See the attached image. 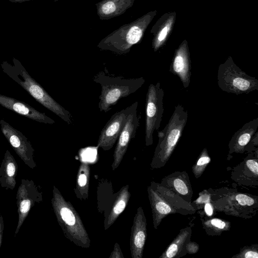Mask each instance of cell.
Masks as SVG:
<instances>
[{
  "mask_svg": "<svg viewBox=\"0 0 258 258\" xmlns=\"http://www.w3.org/2000/svg\"><path fill=\"white\" fill-rule=\"evenodd\" d=\"M0 126L3 135L19 158L27 166L34 169L36 166L34 160V149L30 141L3 119L0 120Z\"/></svg>",
  "mask_w": 258,
  "mask_h": 258,
  "instance_id": "cell-11",
  "label": "cell"
},
{
  "mask_svg": "<svg viewBox=\"0 0 258 258\" xmlns=\"http://www.w3.org/2000/svg\"><path fill=\"white\" fill-rule=\"evenodd\" d=\"M164 91L160 82L151 84L148 87L146 99L145 144L153 143V133L158 131L164 111Z\"/></svg>",
  "mask_w": 258,
  "mask_h": 258,
  "instance_id": "cell-9",
  "label": "cell"
},
{
  "mask_svg": "<svg viewBox=\"0 0 258 258\" xmlns=\"http://www.w3.org/2000/svg\"><path fill=\"white\" fill-rule=\"evenodd\" d=\"M147 191L155 229L158 228L162 220L169 215H186L195 214L196 212L190 203L159 183L151 182Z\"/></svg>",
  "mask_w": 258,
  "mask_h": 258,
  "instance_id": "cell-3",
  "label": "cell"
},
{
  "mask_svg": "<svg viewBox=\"0 0 258 258\" xmlns=\"http://www.w3.org/2000/svg\"><path fill=\"white\" fill-rule=\"evenodd\" d=\"M160 184L191 204L194 192L189 177L186 171L174 172L164 177Z\"/></svg>",
  "mask_w": 258,
  "mask_h": 258,
  "instance_id": "cell-17",
  "label": "cell"
},
{
  "mask_svg": "<svg viewBox=\"0 0 258 258\" xmlns=\"http://www.w3.org/2000/svg\"><path fill=\"white\" fill-rule=\"evenodd\" d=\"M217 81L219 87L229 93L240 95L258 90V80L241 70L231 57L219 65Z\"/></svg>",
  "mask_w": 258,
  "mask_h": 258,
  "instance_id": "cell-8",
  "label": "cell"
},
{
  "mask_svg": "<svg viewBox=\"0 0 258 258\" xmlns=\"http://www.w3.org/2000/svg\"><path fill=\"white\" fill-rule=\"evenodd\" d=\"M100 85L98 108L101 112H107L121 99L136 92L145 83L143 77L126 79L109 75L108 72L100 71L93 78Z\"/></svg>",
  "mask_w": 258,
  "mask_h": 258,
  "instance_id": "cell-4",
  "label": "cell"
},
{
  "mask_svg": "<svg viewBox=\"0 0 258 258\" xmlns=\"http://www.w3.org/2000/svg\"><path fill=\"white\" fill-rule=\"evenodd\" d=\"M109 258H124V256L118 243H115L113 250L109 256Z\"/></svg>",
  "mask_w": 258,
  "mask_h": 258,
  "instance_id": "cell-29",
  "label": "cell"
},
{
  "mask_svg": "<svg viewBox=\"0 0 258 258\" xmlns=\"http://www.w3.org/2000/svg\"><path fill=\"white\" fill-rule=\"evenodd\" d=\"M187 116V111L177 105L168 123L158 132L159 140L151 163L152 169H159L168 162L182 136Z\"/></svg>",
  "mask_w": 258,
  "mask_h": 258,
  "instance_id": "cell-5",
  "label": "cell"
},
{
  "mask_svg": "<svg viewBox=\"0 0 258 258\" xmlns=\"http://www.w3.org/2000/svg\"><path fill=\"white\" fill-rule=\"evenodd\" d=\"M205 214L207 217H210L213 215V206L211 201L207 202L204 206Z\"/></svg>",
  "mask_w": 258,
  "mask_h": 258,
  "instance_id": "cell-30",
  "label": "cell"
},
{
  "mask_svg": "<svg viewBox=\"0 0 258 258\" xmlns=\"http://www.w3.org/2000/svg\"><path fill=\"white\" fill-rule=\"evenodd\" d=\"M90 171V164L88 162H82L78 170L75 189L77 197L81 200H86L88 198Z\"/></svg>",
  "mask_w": 258,
  "mask_h": 258,
  "instance_id": "cell-24",
  "label": "cell"
},
{
  "mask_svg": "<svg viewBox=\"0 0 258 258\" xmlns=\"http://www.w3.org/2000/svg\"><path fill=\"white\" fill-rule=\"evenodd\" d=\"M191 232V226H187L180 229L178 235L159 258H179L186 255V245L190 241Z\"/></svg>",
  "mask_w": 258,
  "mask_h": 258,
  "instance_id": "cell-23",
  "label": "cell"
},
{
  "mask_svg": "<svg viewBox=\"0 0 258 258\" xmlns=\"http://www.w3.org/2000/svg\"><path fill=\"white\" fill-rule=\"evenodd\" d=\"M144 16L130 23L124 24L103 38L97 47L119 55L128 53L132 47L141 40L148 20Z\"/></svg>",
  "mask_w": 258,
  "mask_h": 258,
  "instance_id": "cell-7",
  "label": "cell"
},
{
  "mask_svg": "<svg viewBox=\"0 0 258 258\" xmlns=\"http://www.w3.org/2000/svg\"><path fill=\"white\" fill-rule=\"evenodd\" d=\"M0 105L29 119L46 124H53L55 121L25 102L0 94Z\"/></svg>",
  "mask_w": 258,
  "mask_h": 258,
  "instance_id": "cell-16",
  "label": "cell"
},
{
  "mask_svg": "<svg viewBox=\"0 0 258 258\" xmlns=\"http://www.w3.org/2000/svg\"><path fill=\"white\" fill-rule=\"evenodd\" d=\"M257 152H250L231 173V178L241 186H258Z\"/></svg>",
  "mask_w": 258,
  "mask_h": 258,
  "instance_id": "cell-14",
  "label": "cell"
},
{
  "mask_svg": "<svg viewBox=\"0 0 258 258\" xmlns=\"http://www.w3.org/2000/svg\"><path fill=\"white\" fill-rule=\"evenodd\" d=\"M52 194L53 210L66 237L78 246L90 247L91 240L78 213L54 185Z\"/></svg>",
  "mask_w": 258,
  "mask_h": 258,
  "instance_id": "cell-2",
  "label": "cell"
},
{
  "mask_svg": "<svg viewBox=\"0 0 258 258\" xmlns=\"http://www.w3.org/2000/svg\"><path fill=\"white\" fill-rule=\"evenodd\" d=\"M18 166L14 156L7 150L0 166V184L6 189L13 190L16 185Z\"/></svg>",
  "mask_w": 258,
  "mask_h": 258,
  "instance_id": "cell-21",
  "label": "cell"
},
{
  "mask_svg": "<svg viewBox=\"0 0 258 258\" xmlns=\"http://www.w3.org/2000/svg\"><path fill=\"white\" fill-rule=\"evenodd\" d=\"M208 190L211 202L217 211L245 219L250 218L257 213V196L226 187Z\"/></svg>",
  "mask_w": 258,
  "mask_h": 258,
  "instance_id": "cell-6",
  "label": "cell"
},
{
  "mask_svg": "<svg viewBox=\"0 0 258 258\" xmlns=\"http://www.w3.org/2000/svg\"><path fill=\"white\" fill-rule=\"evenodd\" d=\"M33 1V0H9V2L13 3H22L25 2Z\"/></svg>",
  "mask_w": 258,
  "mask_h": 258,
  "instance_id": "cell-32",
  "label": "cell"
},
{
  "mask_svg": "<svg viewBox=\"0 0 258 258\" xmlns=\"http://www.w3.org/2000/svg\"><path fill=\"white\" fill-rule=\"evenodd\" d=\"M138 101L132 104V109L127 115L125 125L118 138L114 154L111 167L113 170L120 165L125 154L129 143L135 137L139 126V118L137 115Z\"/></svg>",
  "mask_w": 258,
  "mask_h": 258,
  "instance_id": "cell-12",
  "label": "cell"
},
{
  "mask_svg": "<svg viewBox=\"0 0 258 258\" xmlns=\"http://www.w3.org/2000/svg\"><path fill=\"white\" fill-rule=\"evenodd\" d=\"M147 236L146 218L142 207H139L131 229L130 244L132 258H142Z\"/></svg>",
  "mask_w": 258,
  "mask_h": 258,
  "instance_id": "cell-15",
  "label": "cell"
},
{
  "mask_svg": "<svg viewBox=\"0 0 258 258\" xmlns=\"http://www.w3.org/2000/svg\"><path fill=\"white\" fill-rule=\"evenodd\" d=\"M258 118L244 124L235 132L228 144L229 155L232 153H243L245 147L257 132Z\"/></svg>",
  "mask_w": 258,
  "mask_h": 258,
  "instance_id": "cell-18",
  "label": "cell"
},
{
  "mask_svg": "<svg viewBox=\"0 0 258 258\" xmlns=\"http://www.w3.org/2000/svg\"><path fill=\"white\" fill-rule=\"evenodd\" d=\"M199 249L198 243L194 241H189L186 245V250L187 253L194 254L197 253Z\"/></svg>",
  "mask_w": 258,
  "mask_h": 258,
  "instance_id": "cell-28",
  "label": "cell"
},
{
  "mask_svg": "<svg viewBox=\"0 0 258 258\" xmlns=\"http://www.w3.org/2000/svg\"><path fill=\"white\" fill-rule=\"evenodd\" d=\"M128 188V185H126L115 194L114 201L105 215V230L108 229L115 222L127 205L131 197Z\"/></svg>",
  "mask_w": 258,
  "mask_h": 258,
  "instance_id": "cell-22",
  "label": "cell"
},
{
  "mask_svg": "<svg viewBox=\"0 0 258 258\" xmlns=\"http://www.w3.org/2000/svg\"><path fill=\"white\" fill-rule=\"evenodd\" d=\"M132 109V104L113 114L101 131L97 147L104 151L111 149L122 130Z\"/></svg>",
  "mask_w": 258,
  "mask_h": 258,
  "instance_id": "cell-13",
  "label": "cell"
},
{
  "mask_svg": "<svg viewBox=\"0 0 258 258\" xmlns=\"http://www.w3.org/2000/svg\"><path fill=\"white\" fill-rule=\"evenodd\" d=\"M3 72L26 91L38 102L70 124L71 113L57 102L28 73L21 62L15 57L12 63L4 61L1 64Z\"/></svg>",
  "mask_w": 258,
  "mask_h": 258,
  "instance_id": "cell-1",
  "label": "cell"
},
{
  "mask_svg": "<svg viewBox=\"0 0 258 258\" xmlns=\"http://www.w3.org/2000/svg\"><path fill=\"white\" fill-rule=\"evenodd\" d=\"M135 0H102L96 4L99 19L107 20L124 14L131 8Z\"/></svg>",
  "mask_w": 258,
  "mask_h": 258,
  "instance_id": "cell-20",
  "label": "cell"
},
{
  "mask_svg": "<svg viewBox=\"0 0 258 258\" xmlns=\"http://www.w3.org/2000/svg\"><path fill=\"white\" fill-rule=\"evenodd\" d=\"M4 230V221L3 217L0 214V248L2 242Z\"/></svg>",
  "mask_w": 258,
  "mask_h": 258,
  "instance_id": "cell-31",
  "label": "cell"
},
{
  "mask_svg": "<svg viewBox=\"0 0 258 258\" xmlns=\"http://www.w3.org/2000/svg\"><path fill=\"white\" fill-rule=\"evenodd\" d=\"M169 72L177 76L184 88L189 86L191 76V63L185 47L177 51L170 66Z\"/></svg>",
  "mask_w": 258,
  "mask_h": 258,
  "instance_id": "cell-19",
  "label": "cell"
},
{
  "mask_svg": "<svg viewBox=\"0 0 258 258\" xmlns=\"http://www.w3.org/2000/svg\"><path fill=\"white\" fill-rule=\"evenodd\" d=\"M211 157L209 155L207 148H204L196 162L192 167V173L196 178L201 176L208 164L211 162Z\"/></svg>",
  "mask_w": 258,
  "mask_h": 258,
  "instance_id": "cell-26",
  "label": "cell"
},
{
  "mask_svg": "<svg viewBox=\"0 0 258 258\" xmlns=\"http://www.w3.org/2000/svg\"><path fill=\"white\" fill-rule=\"evenodd\" d=\"M201 221L203 228L210 236L220 235L231 228V223L224 219L206 217Z\"/></svg>",
  "mask_w": 258,
  "mask_h": 258,
  "instance_id": "cell-25",
  "label": "cell"
},
{
  "mask_svg": "<svg viewBox=\"0 0 258 258\" xmlns=\"http://www.w3.org/2000/svg\"><path fill=\"white\" fill-rule=\"evenodd\" d=\"M232 258H257L258 245L252 244L242 247L239 252L233 256Z\"/></svg>",
  "mask_w": 258,
  "mask_h": 258,
  "instance_id": "cell-27",
  "label": "cell"
},
{
  "mask_svg": "<svg viewBox=\"0 0 258 258\" xmlns=\"http://www.w3.org/2000/svg\"><path fill=\"white\" fill-rule=\"evenodd\" d=\"M18 220L14 237L19 232L30 211L42 200V192L32 180L22 179L16 193Z\"/></svg>",
  "mask_w": 258,
  "mask_h": 258,
  "instance_id": "cell-10",
  "label": "cell"
},
{
  "mask_svg": "<svg viewBox=\"0 0 258 258\" xmlns=\"http://www.w3.org/2000/svg\"><path fill=\"white\" fill-rule=\"evenodd\" d=\"M58 1H61V0H54V2H57Z\"/></svg>",
  "mask_w": 258,
  "mask_h": 258,
  "instance_id": "cell-33",
  "label": "cell"
}]
</instances>
